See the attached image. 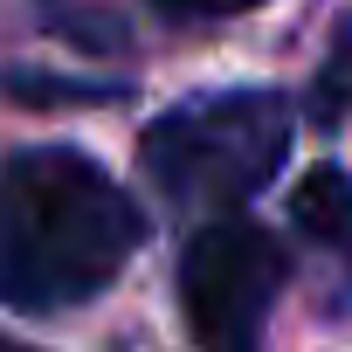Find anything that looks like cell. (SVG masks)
I'll use <instances>...</instances> for the list:
<instances>
[{
  "label": "cell",
  "mask_w": 352,
  "mask_h": 352,
  "mask_svg": "<svg viewBox=\"0 0 352 352\" xmlns=\"http://www.w3.org/2000/svg\"><path fill=\"white\" fill-rule=\"evenodd\" d=\"M145 242L138 201L69 145H28L0 166V304L76 311L104 297Z\"/></svg>",
  "instance_id": "6da1fadb"
},
{
  "label": "cell",
  "mask_w": 352,
  "mask_h": 352,
  "mask_svg": "<svg viewBox=\"0 0 352 352\" xmlns=\"http://www.w3.org/2000/svg\"><path fill=\"white\" fill-rule=\"evenodd\" d=\"M283 152H290V104L276 90H214L152 118L138 166L173 214L214 221L276 180Z\"/></svg>",
  "instance_id": "7a4b0ae2"
},
{
  "label": "cell",
  "mask_w": 352,
  "mask_h": 352,
  "mask_svg": "<svg viewBox=\"0 0 352 352\" xmlns=\"http://www.w3.org/2000/svg\"><path fill=\"white\" fill-rule=\"evenodd\" d=\"M283 283H290V256L256 221L214 214L180 249V311H187V331L201 345H228V352L256 345Z\"/></svg>",
  "instance_id": "3957f363"
},
{
  "label": "cell",
  "mask_w": 352,
  "mask_h": 352,
  "mask_svg": "<svg viewBox=\"0 0 352 352\" xmlns=\"http://www.w3.org/2000/svg\"><path fill=\"white\" fill-rule=\"evenodd\" d=\"M290 228L331 263V311H352V173L311 166L290 194Z\"/></svg>",
  "instance_id": "277c9868"
},
{
  "label": "cell",
  "mask_w": 352,
  "mask_h": 352,
  "mask_svg": "<svg viewBox=\"0 0 352 352\" xmlns=\"http://www.w3.org/2000/svg\"><path fill=\"white\" fill-rule=\"evenodd\" d=\"M345 111H352V21L338 28L331 56L318 63V83H311V124H318V131H338Z\"/></svg>",
  "instance_id": "5b68a950"
},
{
  "label": "cell",
  "mask_w": 352,
  "mask_h": 352,
  "mask_svg": "<svg viewBox=\"0 0 352 352\" xmlns=\"http://www.w3.org/2000/svg\"><path fill=\"white\" fill-rule=\"evenodd\" d=\"M159 14H173V21H228V14H249V8H263V0H152Z\"/></svg>",
  "instance_id": "8992f818"
}]
</instances>
